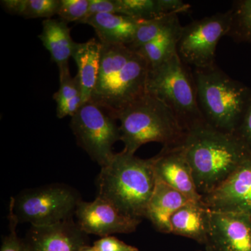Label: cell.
I'll return each instance as SVG.
<instances>
[{
    "mask_svg": "<svg viewBox=\"0 0 251 251\" xmlns=\"http://www.w3.org/2000/svg\"><path fill=\"white\" fill-rule=\"evenodd\" d=\"M200 194H206L251 156V150L236 133L223 131L206 122L186 131L182 144Z\"/></svg>",
    "mask_w": 251,
    "mask_h": 251,
    "instance_id": "obj_1",
    "label": "cell"
},
{
    "mask_svg": "<svg viewBox=\"0 0 251 251\" xmlns=\"http://www.w3.org/2000/svg\"><path fill=\"white\" fill-rule=\"evenodd\" d=\"M150 67L137 51L102 44L98 80L90 101L116 120L117 114L147 93Z\"/></svg>",
    "mask_w": 251,
    "mask_h": 251,
    "instance_id": "obj_2",
    "label": "cell"
},
{
    "mask_svg": "<svg viewBox=\"0 0 251 251\" xmlns=\"http://www.w3.org/2000/svg\"><path fill=\"white\" fill-rule=\"evenodd\" d=\"M153 158L143 159L125 151L114 153L100 168L97 197L111 203L126 216L141 220L156 186Z\"/></svg>",
    "mask_w": 251,
    "mask_h": 251,
    "instance_id": "obj_3",
    "label": "cell"
},
{
    "mask_svg": "<svg viewBox=\"0 0 251 251\" xmlns=\"http://www.w3.org/2000/svg\"><path fill=\"white\" fill-rule=\"evenodd\" d=\"M122 151L135 154L145 144L158 143L163 148L184 143L186 130L171 109L154 96L148 93L118 112Z\"/></svg>",
    "mask_w": 251,
    "mask_h": 251,
    "instance_id": "obj_4",
    "label": "cell"
},
{
    "mask_svg": "<svg viewBox=\"0 0 251 251\" xmlns=\"http://www.w3.org/2000/svg\"><path fill=\"white\" fill-rule=\"evenodd\" d=\"M200 109L206 123L236 133L251 99V90L216 66L193 71Z\"/></svg>",
    "mask_w": 251,
    "mask_h": 251,
    "instance_id": "obj_5",
    "label": "cell"
},
{
    "mask_svg": "<svg viewBox=\"0 0 251 251\" xmlns=\"http://www.w3.org/2000/svg\"><path fill=\"white\" fill-rule=\"evenodd\" d=\"M147 92L166 104L186 131L206 122L198 104L194 74L177 53L150 69Z\"/></svg>",
    "mask_w": 251,
    "mask_h": 251,
    "instance_id": "obj_6",
    "label": "cell"
},
{
    "mask_svg": "<svg viewBox=\"0 0 251 251\" xmlns=\"http://www.w3.org/2000/svg\"><path fill=\"white\" fill-rule=\"evenodd\" d=\"M82 201L80 193L75 188L54 183L23 190L11 198L9 207L19 224L46 226L74 218Z\"/></svg>",
    "mask_w": 251,
    "mask_h": 251,
    "instance_id": "obj_7",
    "label": "cell"
},
{
    "mask_svg": "<svg viewBox=\"0 0 251 251\" xmlns=\"http://www.w3.org/2000/svg\"><path fill=\"white\" fill-rule=\"evenodd\" d=\"M70 127L79 146L100 168L111 159L112 147L121 140L117 120L91 101L81 105L72 117Z\"/></svg>",
    "mask_w": 251,
    "mask_h": 251,
    "instance_id": "obj_8",
    "label": "cell"
},
{
    "mask_svg": "<svg viewBox=\"0 0 251 251\" xmlns=\"http://www.w3.org/2000/svg\"><path fill=\"white\" fill-rule=\"evenodd\" d=\"M231 22L229 9L183 26L176 49L181 61L195 69L215 66L216 47L220 39L228 34Z\"/></svg>",
    "mask_w": 251,
    "mask_h": 251,
    "instance_id": "obj_9",
    "label": "cell"
},
{
    "mask_svg": "<svg viewBox=\"0 0 251 251\" xmlns=\"http://www.w3.org/2000/svg\"><path fill=\"white\" fill-rule=\"evenodd\" d=\"M75 216L84 232L101 237L132 233L141 223V220L126 216L111 203L98 197L92 202L81 201Z\"/></svg>",
    "mask_w": 251,
    "mask_h": 251,
    "instance_id": "obj_10",
    "label": "cell"
},
{
    "mask_svg": "<svg viewBox=\"0 0 251 251\" xmlns=\"http://www.w3.org/2000/svg\"><path fill=\"white\" fill-rule=\"evenodd\" d=\"M209 210L251 216V156L219 186L203 195Z\"/></svg>",
    "mask_w": 251,
    "mask_h": 251,
    "instance_id": "obj_11",
    "label": "cell"
},
{
    "mask_svg": "<svg viewBox=\"0 0 251 251\" xmlns=\"http://www.w3.org/2000/svg\"><path fill=\"white\" fill-rule=\"evenodd\" d=\"M208 238L215 251H251V216L209 210Z\"/></svg>",
    "mask_w": 251,
    "mask_h": 251,
    "instance_id": "obj_12",
    "label": "cell"
},
{
    "mask_svg": "<svg viewBox=\"0 0 251 251\" xmlns=\"http://www.w3.org/2000/svg\"><path fill=\"white\" fill-rule=\"evenodd\" d=\"M30 251H80L88 237L72 219L46 226H31L26 239Z\"/></svg>",
    "mask_w": 251,
    "mask_h": 251,
    "instance_id": "obj_13",
    "label": "cell"
},
{
    "mask_svg": "<svg viewBox=\"0 0 251 251\" xmlns=\"http://www.w3.org/2000/svg\"><path fill=\"white\" fill-rule=\"evenodd\" d=\"M152 158L153 169L158 179L177 190L191 201L202 202V196L196 187L182 145L163 148L161 152Z\"/></svg>",
    "mask_w": 251,
    "mask_h": 251,
    "instance_id": "obj_14",
    "label": "cell"
},
{
    "mask_svg": "<svg viewBox=\"0 0 251 251\" xmlns=\"http://www.w3.org/2000/svg\"><path fill=\"white\" fill-rule=\"evenodd\" d=\"M148 209L146 218L151 221L155 228L163 233H170V221L172 216L191 200L177 190L158 179Z\"/></svg>",
    "mask_w": 251,
    "mask_h": 251,
    "instance_id": "obj_15",
    "label": "cell"
},
{
    "mask_svg": "<svg viewBox=\"0 0 251 251\" xmlns=\"http://www.w3.org/2000/svg\"><path fill=\"white\" fill-rule=\"evenodd\" d=\"M138 20L116 14H100L80 23L93 27L102 44L129 46L134 39Z\"/></svg>",
    "mask_w": 251,
    "mask_h": 251,
    "instance_id": "obj_16",
    "label": "cell"
},
{
    "mask_svg": "<svg viewBox=\"0 0 251 251\" xmlns=\"http://www.w3.org/2000/svg\"><path fill=\"white\" fill-rule=\"evenodd\" d=\"M102 44L96 39L77 43L72 57L76 63L77 76L82 92V105L90 100L98 80Z\"/></svg>",
    "mask_w": 251,
    "mask_h": 251,
    "instance_id": "obj_17",
    "label": "cell"
},
{
    "mask_svg": "<svg viewBox=\"0 0 251 251\" xmlns=\"http://www.w3.org/2000/svg\"><path fill=\"white\" fill-rule=\"evenodd\" d=\"M208 212L202 202L191 201L172 216L170 233L193 239L200 244H207Z\"/></svg>",
    "mask_w": 251,
    "mask_h": 251,
    "instance_id": "obj_18",
    "label": "cell"
},
{
    "mask_svg": "<svg viewBox=\"0 0 251 251\" xmlns=\"http://www.w3.org/2000/svg\"><path fill=\"white\" fill-rule=\"evenodd\" d=\"M39 38L59 70L69 67V59L72 57L77 43L73 40L68 23L60 19L44 20Z\"/></svg>",
    "mask_w": 251,
    "mask_h": 251,
    "instance_id": "obj_19",
    "label": "cell"
},
{
    "mask_svg": "<svg viewBox=\"0 0 251 251\" xmlns=\"http://www.w3.org/2000/svg\"><path fill=\"white\" fill-rule=\"evenodd\" d=\"M59 88L53 95L57 103V117H73L82 105V92L78 77L71 75L69 67L59 69Z\"/></svg>",
    "mask_w": 251,
    "mask_h": 251,
    "instance_id": "obj_20",
    "label": "cell"
},
{
    "mask_svg": "<svg viewBox=\"0 0 251 251\" xmlns=\"http://www.w3.org/2000/svg\"><path fill=\"white\" fill-rule=\"evenodd\" d=\"M182 27L179 23L135 51L146 59L150 69L160 65L177 53L176 49Z\"/></svg>",
    "mask_w": 251,
    "mask_h": 251,
    "instance_id": "obj_21",
    "label": "cell"
},
{
    "mask_svg": "<svg viewBox=\"0 0 251 251\" xmlns=\"http://www.w3.org/2000/svg\"><path fill=\"white\" fill-rule=\"evenodd\" d=\"M178 15L167 14L153 19L139 21L134 39L129 46H127L133 50H136L141 46L154 40L179 24Z\"/></svg>",
    "mask_w": 251,
    "mask_h": 251,
    "instance_id": "obj_22",
    "label": "cell"
},
{
    "mask_svg": "<svg viewBox=\"0 0 251 251\" xmlns=\"http://www.w3.org/2000/svg\"><path fill=\"white\" fill-rule=\"evenodd\" d=\"M117 3L118 14L138 21L153 19L168 14L163 0H117Z\"/></svg>",
    "mask_w": 251,
    "mask_h": 251,
    "instance_id": "obj_23",
    "label": "cell"
},
{
    "mask_svg": "<svg viewBox=\"0 0 251 251\" xmlns=\"http://www.w3.org/2000/svg\"><path fill=\"white\" fill-rule=\"evenodd\" d=\"M230 10L232 22L227 36L238 43L251 44V0L235 1Z\"/></svg>",
    "mask_w": 251,
    "mask_h": 251,
    "instance_id": "obj_24",
    "label": "cell"
},
{
    "mask_svg": "<svg viewBox=\"0 0 251 251\" xmlns=\"http://www.w3.org/2000/svg\"><path fill=\"white\" fill-rule=\"evenodd\" d=\"M90 0H60L57 16L68 23L80 24L85 19L88 11Z\"/></svg>",
    "mask_w": 251,
    "mask_h": 251,
    "instance_id": "obj_25",
    "label": "cell"
},
{
    "mask_svg": "<svg viewBox=\"0 0 251 251\" xmlns=\"http://www.w3.org/2000/svg\"><path fill=\"white\" fill-rule=\"evenodd\" d=\"M60 0H27L23 17L25 19H50L57 14Z\"/></svg>",
    "mask_w": 251,
    "mask_h": 251,
    "instance_id": "obj_26",
    "label": "cell"
},
{
    "mask_svg": "<svg viewBox=\"0 0 251 251\" xmlns=\"http://www.w3.org/2000/svg\"><path fill=\"white\" fill-rule=\"evenodd\" d=\"M8 219L9 233L3 238L0 251H30L25 239L18 237L16 228L19 223L10 207Z\"/></svg>",
    "mask_w": 251,
    "mask_h": 251,
    "instance_id": "obj_27",
    "label": "cell"
},
{
    "mask_svg": "<svg viewBox=\"0 0 251 251\" xmlns=\"http://www.w3.org/2000/svg\"><path fill=\"white\" fill-rule=\"evenodd\" d=\"M93 246L97 251H139L138 248L126 244L112 235L100 238Z\"/></svg>",
    "mask_w": 251,
    "mask_h": 251,
    "instance_id": "obj_28",
    "label": "cell"
},
{
    "mask_svg": "<svg viewBox=\"0 0 251 251\" xmlns=\"http://www.w3.org/2000/svg\"><path fill=\"white\" fill-rule=\"evenodd\" d=\"M100 14H118L117 0H90L88 11L84 20Z\"/></svg>",
    "mask_w": 251,
    "mask_h": 251,
    "instance_id": "obj_29",
    "label": "cell"
},
{
    "mask_svg": "<svg viewBox=\"0 0 251 251\" xmlns=\"http://www.w3.org/2000/svg\"><path fill=\"white\" fill-rule=\"evenodd\" d=\"M236 134L251 150V99Z\"/></svg>",
    "mask_w": 251,
    "mask_h": 251,
    "instance_id": "obj_30",
    "label": "cell"
},
{
    "mask_svg": "<svg viewBox=\"0 0 251 251\" xmlns=\"http://www.w3.org/2000/svg\"><path fill=\"white\" fill-rule=\"evenodd\" d=\"M27 0H1V7L8 14L23 16L25 10Z\"/></svg>",
    "mask_w": 251,
    "mask_h": 251,
    "instance_id": "obj_31",
    "label": "cell"
},
{
    "mask_svg": "<svg viewBox=\"0 0 251 251\" xmlns=\"http://www.w3.org/2000/svg\"><path fill=\"white\" fill-rule=\"evenodd\" d=\"M80 251H96L95 248L94 247V246L87 245V246H85V247H82V249H80Z\"/></svg>",
    "mask_w": 251,
    "mask_h": 251,
    "instance_id": "obj_32",
    "label": "cell"
},
{
    "mask_svg": "<svg viewBox=\"0 0 251 251\" xmlns=\"http://www.w3.org/2000/svg\"><path fill=\"white\" fill-rule=\"evenodd\" d=\"M205 251H215L210 244H207L205 245Z\"/></svg>",
    "mask_w": 251,
    "mask_h": 251,
    "instance_id": "obj_33",
    "label": "cell"
}]
</instances>
